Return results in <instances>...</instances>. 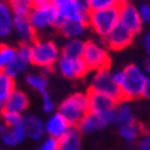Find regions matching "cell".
<instances>
[{"instance_id":"cell-25","label":"cell","mask_w":150,"mask_h":150,"mask_svg":"<svg viewBox=\"0 0 150 150\" xmlns=\"http://www.w3.org/2000/svg\"><path fill=\"white\" fill-rule=\"evenodd\" d=\"M83 48H84V42H82L79 40H72L67 45L64 46V48H62V51H61V54L65 58H72V59L82 58Z\"/></svg>"},{"instance_id":"cell-34","label":"cell","mask_w":150,"mask_h":150,"mask_svg":"<svg viewBox=\"0 0 150 150\" xmlns=\"http://www.w3.org/2000/svg\"><path fill=\"white\" fill-rule=\"evenodd\" d=\"M42 97H43V109H45V112L49 113V112H52V109H53L52 100L49 98V96H48V94L46 91L42 93Z\"/></svg>"},{"instance_id":"cell-8","label":"cell","mask_w":150,"mask_h":150,"mask_svg":"<svg viewBox=\"0 0 150 150\" xmlns=\"http://www.w3.org/2000/svg\"><path fill=\"white\" fill-rule=\"evenodd\" d=\"M86 98H88V114H100L115 110L119 106L113 98L101 93H97L90 88L86 91Z\"/></svg>"},{"instance_id":"cell-28","label":"cell","mask_w":150,"mask_h":150,"mask_svg":"<svg viewBox=\"0 0 150 150\" xmlns=\"http://www.w3.org/2000/svg\"><path fill=\"white\" fill-rule=\"evenodd\" d=\"M7 127H17L23 124L22 117L19 113H11V112H0Z\"/></svg>"},{"instance_id":"cell-17","label":"cell","mask_w":150,"mask_h":150,"mask_svg":"<svg viewBox=\"0 0 150 150\" xmlns=\"http://www.w3.org/2000/svg\"><path fill=\"white\" fill-rule=\"evenodd\" d=\"M69 127H70V125L64 119V117L58 113L49 119L46 129H47V132L49 133V136L58 139L62 134H65L69 131Z\"/></svg>"},{"instance_id":"cell-3","label":"cell","mask_w":150,"mask_h":150,"mask_svg":"<svg viewBox=\"0 0 150 150\" xmlns=\"http://www.w3.org/2000/svg\"><path fill=\"white\" fill-rule=\"evenodd\" d=\"M120 5L114 6V7L102 8V10H90V12H89V25L93 27L94 31L100 37L105 39L119 23Z\"/></svg>"},{"instance_id":"cell-14","label":"cell","mask_w":150,"mask_h":150,"mask_svg":"<svg viewBox=\"0 0 150 150\" xmlns=\"http://www.w3.org/2000/svg\"><path fill=\"white\" fill-rule=\"evenodd\" d=\"M58 18L57 8L51 5L46 8L34 10L33 13L29 15V21L35 29H41L47 25H53V23Z\"/></svg>"},{"instance_id":"cell-6","label":"cell","mask_w":150,"mask_h":150,"mask_svg":"<svg viewBox=\"0 0 150 150\" xmlns=\"http://www.w3.org/2000/svg\"><path fill=\"white\" fill-rule=\"evenodd\" d=\"M90 89L101 93L110 98H113L114 101L120 105L122 103V96H121V90L120 86L113 81L112 78V74L109 73L108 70H103V71H98L96 72L95 77L93 79Z\"/></svg>"},{"instance_id":"cell-36","label":"cell","mask_w":150,"mask_h":150,"mask_svg":"<svg viewBox=\"0 0 150 150\" xmlns=\"http://www.w3.org/2000/svg\"><path fill=\"white\" fill-rule=\"evenodd\" d=\"M143 96L146 98H150V76H146V82H145V86H144Z\"/></svg>"},{"instance_id":"cell-30","label":"cell","mask_w":150,"mask_h":150,"mask_svg":"<svg viewBox=\"0 0 150 150\" xmlns=\"http://www.w3.org/2000/svg\"><path fill=\"white\" fill-rule=\"evenodd\" d=\"M3 141L7 145H16L17 143H19L17 141L16 136H15V133H13V131H12V130H6L3 133Z\"/></svg>"},{"instance_id":"cell-26","label":"cell","mask_w":150,"mask_h":150,"mask_svg":"<svg viewBox=\"0 0 150 150\" xmlns=\"http://www.w3.org/2000/svg\"><path fill=\"white\" fill-rule=\"evenodd\" d=\"M17 51L15 48L7 46L6 43L0 42V67L7 66L10 62L15 59Z\"/></svg>"},{"instance_id":"cell-23","label":"cell","mask_w":150,"mask_h":150,"mask_svg":"<svg viewBox=\"0 0 150 150\" xmlns=\"http://www.w3.org/2000/svg\"><path fill=\"white\" fill-rule=\"evenodd\" d=\"M15 86H16V82L13 77L8 76L4 71L0 72V98L6 100L15 91Z\"/></svg>"},{"instance_id":"cell-40","label":"cell","mask_w":150,"mask_h":150,"mask_svg":"<svg viewBox=\"0 0 150 150\" xmlns=\"http://www.w3.org/2000/svg\"><path fill=\"white\" fill-rule=\"evenodd\" d=\"M131 0H120V3L121 4H127V3H130Z\"/></svg>"},{"instance_id":"cell-37","label":"cell","mask_w":150,"mask_h":150,"mask_svg":"<svg viewBox=\"0 0 150 150\" xmlns=\"http://www.w3.org/2000/svg\"><path fill=\"white\" fill-rule=\"evenodd\" d=\"M112 78H113V81L120 86V84H121V82H122V79H124V73H122V71H119V72L114 73L113 76H112Z\"/></svg>"},{"instance_id":"cell-18","label":"cell","mask_w":150,"mask_h":150,"mask_svg":"<svg viewBox=\"0 0 150 150\" xmlns=\"http://www.w3.org/2000/svg\"><path fill=\"white\" fill-rule=\"evenodd\" d=\"M120 130V134L124 139H126L129 142H133L134 139H137L139 136H146L148 134V127L144 124L139 122V121H134L131 125H127L125 127L119 129Z\"/></svg>"},{"instance_id":"cell-2","label":"cell","mask_w":150,"mask_h":150,"mask_svg":"<svg viewBox=\"0 0 150 150\" xmlns=\"http://www.w3.org/2000/svg\"><path fill=\"white\" fill-rule=\"evenodd\" d=\"M59 114L64 117L70 126L76 129L88 115V98L84 94H73L59 106Z\"/></svg>"},{"instance_id":"cell-4","label":"cell","mask_w":150,"mask_h":150,"mask_svg":"<svg viewBox=\"0 0 150 150\" xmlns=\"http://www.w3.org/2000/svg\"><path fill=\"white\" fill-rule=\"evenodd\" d=\"M58 59V48L53 41H37L30 48V62L45 71L53 72Z\"/></svg>"},{"instance_id":"cell-33","label":"cell","mask_w":150,"mask_h":150,"mask_svg":"<svg viewBox=\"0 0 150 150\" xmlns=\"http://www.w3.org/2000/svg\"><path fill=\"white\" fill-rule=\"evenodd\" d=\"M53 5V0H33V8L41 10Z\"/></svg>"},{"instance_id":"cell-21","label":"cell","mask_w":150,"mask_h":150,"mask_svg":"<svg viewBox=\"0 0 150 150\" xmlns=\"http://www.w3.org/2000/svg\"><path fill=\"white\" fill-rule=\"evenodd\" d=\"M88 27V24L84 22H79V21H65V23L60 27V29L58 30L61 35H64L65 37H73L81 35L84 29Z\"/></svg>"},{"instance_id":"cell-43","label":"cell","mask_w":150,"mask_h":150,"mask_svg":"<svg viewBox=\"0 0 150 150\" xmlns=\"http://www.w3.org/2000/svg\"><path fill=\"white\" fill-rule=\"evenodd\" d=\"M148 133H149V134H150V127H149V129H148Z\"/></svg>"},{"instance_id":"cell-35","label":"cell","mask_w":150,"mask_h":150,"mask_svg":"<svg viewBox=\"0 0 150 150\" xmlns=\"http://www.w3.org/2000/svg\"><path fill=\"white\" fill-rule=\"evenodd\" d=\"M138 150H150V134L149 133L146 136H144L143 141L139 143Z\"/></svg>"},{"instance_id":"cell-41","label":"cell","mask_w":150,"mask_h":150,"mask_svg":"<svg viewBox=\"0 0 150 150\" xmlns=\"http://www.w3.org/2000/svg\"><path fill=\"white\" fill-rule=\"evenodd\" d=\"M3 71H4V69H3V67H0V72H3Z\"/></svg>"},{"instance_id":"cell-42","label":"cell","mask_w":150,"mask_h":150,"mask_svg":"<svg viewBox=\"0 0 150 150\" xmlns=\"http://www.w3.org/2000/svg\"><path fill=\"white\" fill-rule=\"evenodd\" d=\"M0 108H1V98H0Z\"/></svg>"},{"instance_id":"cell-31","label":"cell","mask_w":150,"mask_h":150,"mask_svg":"<svg viewBox=\"0 0 150 150\" xmlns=\"http://www.w3.org/2000/svg\"><path fill=\"white\" fill-rule=\"evenodd\" d=\"M138 11H139L142 21L145 23H150V5L149 4H142Z\"/></svg>"},{"instance_id":"cell-32","label":"cell","mask_w":150,"mask_h":150,"mask_svg":"<svg viewBox=\"0 0 150 150\" xmlns=\"http://www.w3.org/2000/svg\"><path fill=\"white\" fill-rule=\"evenodd\" d=\"M37 150H58V139L51 137V138H48L43 143V145Z\"/></svg>"},{"instance_id":"cell-11","label":"cell","mask_w":150,"mask_h":150,"mask_svg":"<svg viewBox=\"0 0 150 150\" xmlns=\"http://www.w3.org/2000/svg\"><path fill=\"white\" fill-rule=\"evenodd\" d=\"M114 115H115V110H110L100 114H88L81 121L76 130H78L82 133H89L114 121Z\"/></svg>"},{"instance_id":"cell-7","label":"cell","mask_w":150,"mask_h":150,"mask_svg":"<svg viewBox=\"0 0 150 150\" xmlns=\"http://www.w3.org/2000/svg\"><path fill=\"white\" fill-rule=\"evenodd\" d=\"M133 37L134 35L119 22L115 28L103 39V43L112 51L118 52L129 47L133 41Z\"/></svg>"},{"instance_id":"cell-38","label":"cell","mask_w":150,"mask_h":150,"mask_svg":"<svg viewBox=\"0 0 150 150\" xmlns=\"http://www.w3.org/2000/svg\"><path fill=\"white\" fill-rule=\"evenodd\" d=\"M144 47L146 49V52L150 54V33H146L144 35Z\"/></svg>"},{"instance_id":"cell-27","label":"cell","mask_w":150,"mask_h":150,"mask_svg":"<svg viewBox=\"0 0 150 150\" xmlns=\"http://www.w3.org/2000/svg\"><path fill=\"white\" fill-rule=\"evenodd\" d=\"M27 83L34 88L35 90H39L41 93L46 91L47 88V79L43 76H37V74H29L27 77Z\"/></svg>"},{"instance_id":"cell-15","label":"cell","mask_w":150,"mask_h":150,"mask_svg":"<svg viewBox=\"0 0 150 150\" xmlns=\"http://www.w3.org/2000/svg\"><path fill=\"white\" fill-rule=\"evenodd\" d=\"M29 107L28 96L21 90H15L7 98L1 108V112H11V113H19L25 110Z\"/></svg>"},{"instance_id":"cell-16","label":"cell","mask_w":150,"mask_h":150,"mask_svg":"<svg viewBox=\"0 0 150 150\" xmlns=\"http://www.w3.org/2000/svg\"><path fill=\"white\" fill-rule=\"evenodd\" d=\"M81 132L76 129L69 130L65 134L58 138V150H79Z\"/></svg>"},{"instance_id":"cell-9","label":"cell","mask_w":150,"mask_h":150,"mask_svg":"<svg viewBox=\"0 0 150 150\" xmlns=\"http://www.w3.org/2000/svg\"><path fill=\"white\" fill-rule=\"evenodd\" d=\"M119 22L125 28H127L133 35H137L142 30V18L139 11L132 4H121L119 8Z\"/></svg>"},{"instance_id":"cell-29","label":"cell","mask_w":150,"mask_h":150,"mask_svg":"<svg viewBox=\"0 0 150 150\" xmlns=\"http://www.w3.org/2000/svg\"><path fill=\"white\" fill-rule=\"evenodd\" d=\"M90 10H102L108 7L119 6L121 3L120 0H88Z\"/></svg>"},{"instance_id":"cell-24","label":"cell","mask_w":150,"mask_h":150,"mask_svg":"<svg viewBox=\"0 0 150 150\" xmlns=\"http://www.w3.org/2000/svg\"><path fill=\"white\" fill-rule=\"evenodd\" d=\"M6 3L17 16H29L33 8V0H6Z\"/></svg>"},{"instance_id":"cell-1","label":"cell","mask_w":150,"mask_h":150,"mask_svg":"<svg viewBox=\"0 0 150 150\" xmlns=\"http://www.w3.org/2000/svg\"><path fill=\"white\" fill-rule=\"evenodd\" d=\"M124 79L120 84L122 101H131L143 97V91L146 82V74L133 64L127 65L122 70Z\"/></svg>"},{"instance_id":"cell-39","label":"cell","mask_w":150,"mask_h":150,"mask_svg":"<svg viewBox=\"0 0 150 150\" xmlns=\"http://www.w3.org/2000/svg\"><path fill=\"white\" fill-rule=\"evenodd\" d=\"M144 70H145V74L146 76H150V58L145 60L144 62Z\"/></svg>"},{"instance_id":"cell-10","label":"cell","mask_w":150,"mask_h":150,"mask_svg":"<svg viewBox=\"0 0 150 150\" xmlns=\"http://www.w3.org/2000/svg\"><path fill=\"white\" fill-rule=\"evenodd\" d=\"M59 70L62 73V76H65L66 78L70 79H82L89 72L82 58L72 59V58L61 57L59 61Z\"/></svg>"},{"instance_id":"cell-22","label":"cell","mask_w":150,"mask_h":150,"mask_svg":"<svg viewBox=\"0 0 150 150\" xmlns=\"http://www.w3.org/2000/svg\"><path fill=\"white\" fill-rule=\"evenodd\" d=\"M134 121H136V119H134V117H133V114H132V112H131L129 106L122 105V106H120V107H118L115 109L114 122H115V125L119 129L127 126V125H131Z\"/></svg>"},{"instance_id":"cell-19","label":"cell","mask_w":150,"mask_h":150,"mask_svg":"<svg viewBox=\"0 0 150 150\" xmlns=\"http://www.w3.org/2000/svg\"><path fill=\"white\" fill-rule=\"evenodd\" d=\"M12 18L6 0H0V37L6 36L12 29Z\"/></svg>"},{"instance_id":"cell-5","label":"cell","mask_w":150,"mask_h":150,"mask_svg":"<svg viewBox=\"0 0 150 150\" xmlns=\"http://www.w3.org/2000/svg\"><path fill=\"white\" fill-rule=\"evenodd\" d=\"M82 59L89 71H103L110 67V57L106 49L93 41L84 42Z\"/></svg>"},{"instance_id":"cell-13","label":"cell","mask_w":150,"mask_h":150,"mask_svg":"<svg viewBox=\"0 0 150 150\" xmlns=\"http://www.w3.org/2000/svg\"><path fill=\"white\" fill-rule=\"evenodd\" d=\"M13 25L19 34L22 42L25 43H36L37 41H40L39 34H37L36 29L31 25V23L29 21V16H17L15 15L13 18Z\"/></svg>"},{"instance_id":"cell-20","label":"cell","mask_w":150,"mask_h":150,"mask_svg":"<svg viewBox=\"0 0 150 150\" xmlns=\"http://www.w3.org/2000/svg\"><path fill=\"white\" fill-rule=\"evenodd\" d=\"M23 126L25 130V134H28L33 139H40L43 134L42 122L35 117H28L23 121Z\"/></svg>"},{"instance_id":"cell-12","label":"cell","mask_w":150,"mask_h":150,"mask_svg":"<svg viewBox=\"0 0 150 150\" xmlns=\"http://www.w3.org/2000/svg\"><path fill=\"white\" fill-rule=\"evenodd\" d=\"M30 48L31 47L28 43L21 42L18 46V51L16 53L15 59L12 60L7 66L4 67V72L7 73L11 77H15L18 72L25 69L30 61Z\"/></svg>"}]
</instances>
